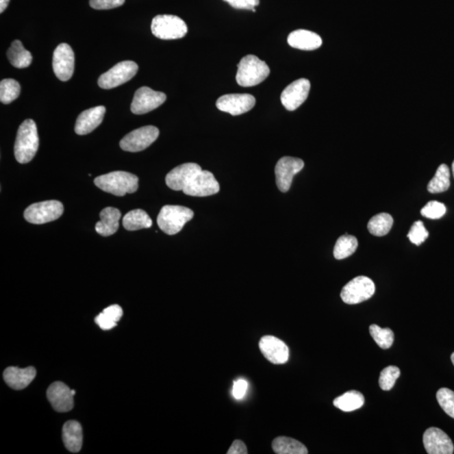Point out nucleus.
Segmentation results:
<instances>
[{
  "instance_id": "b1692460",
  "label": "nucleus",
  "mask_w": 454,
  "mask_h": 454,
  "mask_svg": "<svg viewBox=\"0 0 454 454\" xmlns=\"http://www.w3.org/2000/svg\"><path fill=\"white\" fill-rule=\"evenodd\" d=\"M62 440L72 453H79L83 445L82 427L76 420H69L62 427Z\"/></svg>"
},
{
  "instance_id": "9b49d317",
  "label": "nucleus",
  "mask_w": 454,
  "mask_h": 454,
  "mask_svg": "<svg viewBox=\"0 0 454 454\" xmlns=\"http://www.w3.org/2000/svg\"><path fill=\"white\" fill-rule=\"evenodd\" d=\"M305 164L300 158L283 157L277 162L275 167L276 184L278 189L286 193L290 189L294 175L301 172Z\"/></svg>"
},
{
  "instance_id": "1a4fd4ad",
  "label": "nucleus",
  "mask_w": 454,
  "mask_h": 454,
  "mask_svg": "<svg viewBox=\"0 0 454 454\" xmlns=\"http://www.w3.org/2000/svg\"><path fill=\"white\" fill-rule=\"evenodd\" d=\"M160 136V130L153 125H147L129 133L121 140V149L130 153H138L150 147Z\"/></svg>"
},
{
  "instance_id": "bb28decb",
  "label": "nucleus",
  "mask_w": 454,
  "mask_h": 454,
  "mask_svg": "<svg viewBox=\"0 0 454 454\" xmlns=\"http://www.w3.org/2000/svg\"><path fill=\"white\" fill-rule=\"evenodd\" d=\"M333 404L341 411L350 412L360 409L364 404L363 394L357 390H351L336 398Z\"/></svg>"
},
{
  "instance_id": "4be33fe9",
  "label": "nucleus",
  "mask_w": 454,
  "mask_h": 454,
  "mask_svg": "<svg viewBox=\"0 0 454 454\" xmlns=\"http://www.w3.org/2000/svg\"><path fill=\"white\" fill-rule=\"evenodd\" d=\"M288 43L297 49L312 51L322 47L323 40L315 32L307 29H297L288 36Z\"/></svg>"
},
{
  "instance_id": "79ce46f5",
  "label": "nucleus",
  "mask_w": 454,
  "mask_h": 454,
  "mask_svg": "<svg viewBox=\"0 0 454 454\" xmlns=\"http://www.w3.org/2000/svg\"><path fill=\"white\" fill-rule=\"evenodd\" d=\"M95 323L103 330H110L112 329V328L114 327L117 326L116 323H114L113 320H110L108 317H106L103 312L99 314V316H96Z\"/></svg>"
},
{
  "instance_id": "7ed1b4c3",
  "label": "nucleus",
  "mask_w": 454,
  "mask_h": 454,
  "mask_svg": "<svg viewBox=\"0 0 454 454\" xmlns=\"http://www.w3.org/2000/svg\"><path fill=\"white\" fill-rule=\"evenodd\" d=\"M236 79L240 86L253 87L264 82L270 73L265 62L253 55H247L240 61Z\"/></svg>"
},
{
  "instance_id": "f3484780",
  "label": "nucleus",
  "mask_w": 454,
  "mask_h": 454,
  "mask_svg": "<svg viewBox=\"0 0 454 454\" xmlns=\"http://www.w3.org/2000/svg\"><path fill=\"white\" fill-rule=\"evenodd\" d=\"M260 349L265 359L272 364H283L289 360V348L286 343L274 336H264L262 338Z\"/></svg>"
},
{
  "instance_id": "e433bc0d",
  "label": "nucleus",
  "mask_w": 454,
  "mask_h": 454,
  "mask_svg": "<svg viewBox=\"0 0 454 454\" xmlns=\"http://www.w3.org/2000/svg\"><path fill=\"white\" fill-rule=\"evenodd\" d=\"M446 206L438 201H430L420 210V214L427 219L438 220L445 215Z\"/></svg>"
},
{
  "instance_id": "4c0bfd02",
  "label": "nucleus",
  "mask_w": 454,
  "mask_h": 454,
  "mask_svg": "<svg viewBox=\"0 0 454 454\" xmlns=\"http://www.w3.org/2000/svg\"><path fill=\"white\" fill-rule=\"evenodd\" d=\"M125 0H90V5L94 10H112L123 5Z\"/></svg>"
},
{
  "instance_id": "5701e85b",
  "label": "nucleus",
  "mask_w": 454,
  "mask_h": 454,
  "mask_svg": "<svg viewBox=\"0 0 454 454\" xmlns=\"http://www.w3.org/2000/svg\"><path fill=\"white\" fill-rule=\"evenodd\" d=\"M101 220L96 223L95 231L103 237L114 235L119 229V220L121 213L119 210L107 207L99 214Z\"/></svg>"
},
{
  "instance_id": "412c9836",
  "label": "nucleus",
  "mask_w": 454,
  "mask_h": 454,
  "mask_svg": "<svg viewBox=\"0 0 454 454\" xmlns=\"http://www.w3.org/2000/svg\"><path fill=\"white\" fill-rule=\"evenodd\" d=\"M36 375V370L33 367L25 368L9 367L3 372V379L11 388L19 390L27 388L35 379Z\"/></svg>"
},
{
  "instance_id": "f03ea898",
  "label": "nucleus",
  "mask_w": 454,
  "mask_h": 454,
  "mask_svg": "<svg viewBox=\"0 0 454 454\" xmlns=\"http://www.w3.org/2000/svg\"><path fill=\"white\" fill-rule=\"evenodd\" d=\"M138 176L123 171L109 173L94 179L99 189L116 197L135 193L138 190Z\"/></svg>"
},
{
  "instance_id": "ea45409f",
  "label": "nucleus",
  "mask_w": 454,
  "mask_h": 454,
  "mask_svg": "<svg viewBox=\"0 0 454 454\" xmlns=\"http://www.w3.org/2000/svg\"><path fill=\"white\" fill-rule=\"evenodd\" d=\"M249 383L245 379H238L234 382V388H232V396L237 400H242L247 394Z\"/></svg>"
},
{
  "instance_id": "f257e3e1",
  "label": "nucleus",
  "mask_w": 454,
  "mask_h": 454,
  "mask_svg": "<svg viewBox=\"0 0 454 454\" xmlns=\"http://www.w3.org/2000/svg\"><path fill=\"white\" fill-rule=\"evenodd\" d=\"M38 149L39 136L35 121L31 119L25 121L20 125L14 144V156L17 162L22 164H28L34 158Z\"/></svg>"
},
{
  "instance_id": "c85d7f7f",
  "label": "nucleus",
  "mask_w": 454,
  "mask_h": 454,
  "mask_svg": "<svg viewBox=\"0 0 454 454\" xmlns=\"http://www.w3.org/2000/svg\"><path fill=\"white\" fill-rule=\"evenodd\" d=\"M393 217L388 213H380L373 216L368 223V230L376 237H383L389 234L393 227Z\"/></svg>"
},
{
  "instance_id": "39448f33",
  "label": "nucleus",
  "mask_w": 454,
  "mask_h": 454,
  "mask_svg": "<svg viewBox=\"0 0 454 454\" xmlns=\"http://www.w3.org/2000/svg\"><path fill=\"white\" fill-rule=\"evenodd\" d=\"M151 29L156 38L162 40L183 38L187 34L188 27L181 18L172 14H160L151 21Z\"/></svg>"
},
{
  "instance_id": "a19ab883",
  "label": "nucleus",
  "mask_w": 454,
  "mask_h": 454,
  "mask_svg": "<svg viewBox=\"0 0 454 454\" xmlns=\"http://www.w3.org/2000/svg\"><path fill=\"white\" fill-rule=\"evenodd\" d=\"M104 315L108 317L110 320H113L114 323H118L123 316V311L120 305H112L109 306L103 311Z\"/></svg>"
},
{
  "instance_id": "7c9ffc66",
  "label": "nucleus",
  "mask_w": 454,
  "mask_h": 454,
  "mask_svg": "<svg viewBox=\"0 0 454 454\" xmlns=\"http://www.w3.org/2000/svg\"><path fill=\"white\" fill-rule=\"evenodd\" d=\"M359 246L357 240L353 236L346 234L339 238L334 247L333 255L336 260H342L352 256Z\"/></svg>"
},
{
  "instance_id": "c9c22d12",
  "label": "nucleus",
  "mask_w": 454,
  "mask_h": 454,
  "mask_svg": "<svg viewBox=\"0 0 454 454\" xmlns=\"http://www.w3.org/2000/svg\"><path fill=\"white\" fill-rule=\"evenodd\" d=\"M428 237H429V232L427 231L423 221L420 220H417L412 225L407 235L409 241L416 246L423 244Z\"/></svg>"
},
{
  "instance_id": "dca6fc26",
  "label": "nucleus",
  "mask_w": 454,
  "mask_h": 454,
  "mask_svg": "<svg viewBox=\"0 0 454 454\" xmlns=\"http://www.w3.org/2000/svg\"><path fill=\"white\" fill-rule=\"evenodd\" d=\"M201 171V166L194 162L179 165L166 176V184L173 190L183 191Z\"/></svg>"
},
{
  "instance_id": "2f4dec72",
  "label": "nucleus",
  "mask_w": 454,
  "mask_h": 454,
  "mask_svg": "<svg viewBox=\"0 0 454 454\" xmlns=\"http://www.w3.org/2000/svg\"><path fill=\"white\" fill-rule=\"evenodd\" d=\"M21 94V86L16 80L12 79H3L0 83V101L8 105L16 101Z\"/></svg>"
},
{
  "instance_id": "c03bdc74",
  "label": "nucleus",
  "mask_w": 454,
  "mask_h": 454,
  "mask_svg": "<svg viewBox=\"0 0 454 454\" xmlns=\"http://www.w3.org/2000/svg\"><path fill=\"white\" fill-rule=\"evenodd\" d=\"M10 0H0V13H3L9 5Z\"/></svg>"
},
{
  "instance_id": "20e7f679",
  "label": "nucleus",
  "mask_w": 454,
  "mask_h": 454,
  "mask_svg": "<svg viewBox=\"0 0 454 454\" xmlns=\"http://www.w3.org/2000/svg\"><path fill=\"white\" fill-rule=\"evenodd\" d=\"M193 210L180 205H165L157 216V225L168 235H175L182 230L184 225L193 219Z\"/></svg>"
},
{
  "instance_id": "6e6552de",
  "label": "nucleus",
  "mask_w": 454,
  "mask_h": 454,
  "mask_svg": "<svg viewBox=\"0 0 454 454\" xmlns=\"http://www.w3.org/2000/svg\"><path fill=\"white\" fill-rule=\"evenodd\" d=\"M138 72V65L135 62L124 61L114 65L109 71L99 77V86L110 90L130 81Z\"/></svg>"
},
{
  "instance_id": "aec40b11",
  "label": "nucleus",
  "mask_w": 454,
  "mask_h": 454,
  "mask_svg": "<svg viewBox=\"0 0 454 454\" xmlns=\"http://www.w3.org/2000/svg\"><path fill=\"white\" fill-rule=\"evenodd\" d=\"M106 109L105 106H97L84 110L77 117L75 132L77 135H87L94 131L104 120Z\"/></svg>"
},
{
  "instance_id": "37998d69",
  "label": "nucleus",
  "mask_w": 454,
  "mask_h": 454,
  "mask_svg": "<svg viewBox=\"0 0 454 454\" xmlns=\"http://www.w3.org/2000/svg\"><path fill=\"white\" fill-rule=\"evenodd\" d=\"M247 453L249 452H247V448L244 442L241 440H236L232 442L227 454H247Z\"/></svg>"
},
{
  "instance_id": "473e14b6",
  "label": "nucleus",
  "mask_w": 454,
  "mask_h": 454,
  "mask_svg": "<svg viewBox=\"0 0 454 454\" xmlns=\"http://www.w3.org/2000/svg\"><path fill=\"white\" fill-rule=\"evenodd\" d=\"M369 332L379 348L388 349L393 345L394 335L390 328H381L377 325L373 324L369 327Z\"/></svg>"
},
{
  "instance_id": "393cba45",
  "label": "nucleus",
  "mask_w": 454,
  "mask_h": 454,
  "mask_svg": "<svg viewBox=\"0 0 454 454\" xmlns=\"http://www.w3.org/2000/svg\"><path fill=\"white\" fill-rule=\"evenodd\" d=\"M9 61L14 68H25L32 62V55L25 49L19 40H14L7 53Z\"/></svg>"
},
{
  "instance_id": "a211bd4d",
  "label": "nucleus",
  "mask_w": 454,
  "mask_h": 454,
  "mask_svg": "<svg viewBox=\"0 0 454 454\" xmlns=\"http://www.w3.org/2000/svg\"><path fill=\"white\" fill-rule=\"evenodd\" d=\"M423 444L429 454H452L454 451L451 439L437 427L428 428L423 435Z\"/></svg>"
},
{
  "instance_id": "c756f323",
  "label": "nucleus",
  "mask_w": 454,
  "mask_h": 454,
  "mask_svg": "<svg viewBox=\"0 0 454 454\" xmlns=\"http://www.w3.org/2000/svg\"><path fill=\"white\" fill-rule=\"evenodd\" d=\"M450 171L448 165L439 166L435 176L431 179L427 186V190L431 194L442 193L449 189Z\"/></svg>"
},
{
  "instance_id": "9d476101",
  "label": "nucleus",
  "mask_w": 454,
  "mask_h": 454,
  "mask_svg": "<svg viewBox=\"0 0 454 454\" xmlns=\"http://www.w3.org/2000/svg\"><path fill=\"white\" fill-rule=\"evenodd\" d=\"M167 99V96L162 92L154 91L149 87H142L136 90L131 105V110L135 114H147L156 110Z\"/></svg>"
},
{
  "instance_id": "2eb2a0df",
  "label": "nucleus",
  "mask_w": 454,
  "mask_h": 454,
  "mask_svg": "<svg viewBox=\"0 0 454 454\" xmlns=\"http://www.w3.org/2000/svg\"><path fill=\"white\" fill-rule=\"evenodd\" d=\"M311 83L306 79H300L290 84L284 88L281 94L282 105L290 112H294L300 107L307 99Z\"/></svg>"
},
{
  "instance_id": "423d86ee",
  "label": "nucleus",
  "mask_w": 454,
  "mask_h": 454,
  "mask_svg": "<svg viewBox=\"0 0 454 454\" xmlns=\"http://www.w3.org/2000/svg\"><path fill=\"white\" fill-rule=\"evenodd\" d=\"M64 212V205L61 202L47 201L29 205L25 210L24 217L29 223L40 225L58 220Z\"/></svg>"
},
{
  "instance_id": "a18cd8bd",
  "label": "nucleus",
  "mask_w": 454,
  "mask_h": 454,
  "mask_svg": "<svg viewBox=\"0 0 454 454\" xmlns=\"http://www.w3.org/2000/svg\"><path fill=\"white\" fill-rule=\"evenodd\" d=\"M451 360H452L453 364V365H454V353L452 354V356H451Z\"/></svg>"
},
{
  "instance_id": "a878e982",
  "label": "nucleus",
  "mask_w": 454,
  "mask_h": 454,
  "mask_svg": "<svg viewBox=\"0 0 454 454\" xmlns=\"http://www.w3.org/2000/svg\"><path fill=\"white\" fill-rule=\"evenodd\" d=\"M123 224L125 230L134 231L150 228L153 226V220L149 214L138 209L128 212L123 218Z\"/></svg>"
},
{
  "instance_id": "0eeeda50",
  "label": "nucleus",
  "mask_w": 454,
  "mask_h": 454,
  "mask_svg": "<svg viewBox=\"0 0 454 454\" xmlns=\"http://www.w3.org/2000/svg\"><path fill=\"white\" fill-rule=\"evenodd\" d=\"M375 292V284L366 276L356 277L342 288L341 298L349 305H356L366 301Z\"/></svg>"
},
{
  "instance_id": "f704fd0d",
  "label": "nucleus",
  "mask_w": 454,
  "mask_h": 454,
  "mask_svg": "<svg viewBox=\"0 0 454 454\" xmlns=\"http://www.w3.org/2000/svg\"><path fill=\"white\" fill-rule=\"evenodd\" d=\"M437 400L442 409L454 419V392L453 390L442 388L438 391Z\"/></svg>"
},
{
  "instance_id": "4468645a",
  "label": "nucleus",
  "mask_w": 454,
  "mask_h": 454,
  "mask_svg": "<svg viewBox=\"0 0 454 454\" xmlns=\"http://www.w3.org/2000/svg\"><path fill=\"white\" fill-rule=\"evenodd\" d=\"M220 191V184L210 171H201L192 179L184 193L194 197H205L216 194Z\"/></svg>"
},
{
  "instance_id": "72a5a7b5",
  "label": "nucleus",
  "mask_w": 454,
  "mask_h": 454,
  "mask_svg": "<svg viewBox=\"0 0 454 454\" xmlns=\"http://www.w3.org/2000/svg\"><path fill=\"white\" fill-rule=\"evenodd\" d=\"M401 375V370L396 366H389L383 368L379 376V386L383 390H390L394 386L396 380Z\"/></svg>"
},
{
  "instance_id": "49530a36",
  "label": "nucleus",
  "mask_w": 454,
  "mask_h": 454,
  "mask_svg": "<svg viewBox=\"0 0 454 454\" xmlns=\"http://www.w3.org/2000/svg\"><path fill=\"white\" fill-rule=\"evenodd\" d=\"M452 171H453V177H454V161H453V165H452Z\"/></svg>"
},
{
  "instance_id": "cd10ccee",
  "label": "nucleus",
  "mask_w": 454,
  "mask_h": 454,
  "mask_svg": "<svg viewBox=\"0 0 454 454\" xmlns=\"http://www.w3.org/2000/svg\"><path fill=\"white\" fill-rule=\"evenodd\" d=\"M273 450L277 454H307L308 450L301 442L287 437H279L273 441Z\"/></svg>"
},
{
  "instance_id": "ddd939ff",
  "label": "nucleus",
  "mask_w": 454,
  "mask_h": 454,
  "mask_svg": "<svg viewBox=\"0 0 454 454\" xmlns=\"http://www.w3.org/2000/svg\"><path fill=\"white\" fill-rule=\"evenodd\" d=\"M256 104L254 96L249 94H231L221 96L216 101V107L220 112L239 116L250 112Z\"/></svg>"
},
{
  "instance_id": "58836bf2",
  "label": "nucleus",
  "mask_w": 454,
  "mask_h": 454,
  "mask_svg": "<svg viewBox=\"0 0 454 454\" xmlns=\"http://www.w3.org/2000/svg\"><path fill=\"white\" fill-rule=\"evenodd\" d=\"M237 10H252L256 12L255 7L260 5V0H223Z\"/></svg>"
},
{
  "instance_id": "6ab92c4d",
  "label": "nucleus",
  "mask_w": 454,
  "mask_h": 454,
  "mask_svg": "<svg viewBox=\"0 0 454 454\" xmlns=\"http://www.w3.org/2000/svg\"><path fill=\"white\" fill-rule=\"evenodd\" d=\"M47 396L55 411L66 412L73 407L72 390L64 383L54 382L47 390Z\"/></svg>"
},
{
  "instance_id": "de8ad7c7",
  "label": "nucleus",
  "mask_w": 454,
  "mask_h": 454,
  "mask_svg": "<svg viewBox=\"0 0 454 454\" xmlns=\"http://www.w3.org/2000/svg\"><path fill=\"white\" fill-rule=\"evenodd\" d=\"M72 394H73V396H75L76 392H75V390H72Z\"/></svg>"
},
{
  "instance_id": "f8f14e48",
  "label": "nucleus",
  "mask_w": 454,
  "mask_h": 454,
  "mask_svg": "<svg viewBox=\"0 0 454 454\" xmlns=\"http://www.w3.org/2000/svg\"><path fill=\"white\" fill-rule=\"evenodd\" d=\"M75 53L66 43H62L53 53V68L55 75L61 81H68L75 72Z\"/></svg>"
}]
</instances>
